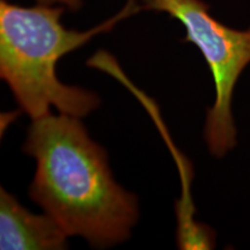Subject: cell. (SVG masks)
I'll use <instances>...</instances> for the list:
<instances>
[{
	"instance_id": "cell-4",
	"label": "cell",
	"mask_w": 250,
	"mask_h": 250,
	"mask_svg": "<svg viewBox=\"0 0 250 250\" xmlns=\"http://www.w3.org/2000/svg\"><path fill=\"white\" fill-rule=\"evenodd\" d=\"M67 233L51 215L24 208L13 195L0 191V249L59 250L67 248Z\"/></svg>"
},
{
	"instance_id": "cell-2",
	"label": "cell",
	"mask_w": 250,
	"mask_h": 250,
	"mask_svg": "<svg viewBox=\"0 0 250 250\" xmlns=\"http://www.w3.org/2000/svg\"><path fill=\"white\" fill-rule=\"evenodd\" d=\"M143 9L137 0H126L123 8L88 30L66 29L62 23L64 6L37 4L21 7L0 1V77L6 81L18 104L33 120L50 114L85 117L99 108L95 93L62 83L56 65L62 56L85 45L99 34Z\"/></svg>"
},
{
	"instance_id": "cell-5",
	"label": "cell",
	"mask_w": 250,
	"mask_h": 250,
	"mask_svg": "<svg viewBox=\"0 0 250 250\" xmlns=\"http://www.w3.org/2000/svg\"><path fill=\"white\" fill-rule=\"evenodd\" d=\"M41 5H61L64 6L65 8H68L72 12L79 11L83 6V0H36Z\"/></svg>"
},
{
	"instance_id": "cell-1",
	"label": "cell",
	"mask_w": 250,
	"mask_h": 250,
	"mask_svg": "<svg viewBox=\"0 0 250 250\" xmlns=\"http://www.w3.org/2000/svg\"><path fill=\"white\" fill-rule=\"evenodd\" d=\"M23 151L36 160L30 198L68 236L95 248L129 239L138 219L137 197L116 183L107 153L79 118L48 114L33 120Z\"/></svg>"
},
{
	"instance_id": "cell-3",
	"label": "cell",
	"mask_w": 250,
	"mask_h": 250,
	"mask_svg": "<svg viewBox=\"0 0 250 250\" xmlns=\"http://www.w3.org/2000/svg\"><path fill=\"white\" fill-rule=\"evenodd\" d=\"M144 11L162 12L186 29L183 42L195 44L208 62L215 85L214 104L208 110L205 139L211 154L224 156L236 144L232 96L240 74L250 62V28L225 26L210 13L203 0H143Z\"/></svg>"
}]
</instances>
